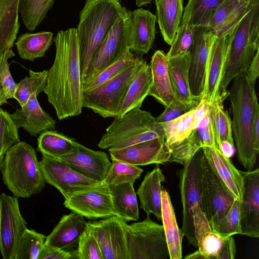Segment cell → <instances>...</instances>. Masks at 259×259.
Segmentation results:
<instances>
[{
  "label": "cell",
  "instance_id": "52",
  "mask_svg": "<svg viewBox=\"0 0 259 259\" xmlns=\"http://www.w3.org/2000/svg\"><path fill=\"white\" fill-rule=\"evenodd\" d=\"M189 111L179 103H172L165 107L164 111L156 118L157 122L162 124L180 117Z\"/></svg>",
  "mask_w": 259,
  "mask_h": 259
},
{
  "label": "cell",
  "instance_id": "9",
  "mask_svg": "<svg viewBox=\"0 0 259 259\" xmlns=\"http://www.w3.org/2000/svg\"><path fill=\"white\" fill-rule=\"evenodd\" d=\"M202 153L201 148L176 172L179 179V187L183 207L181 230L189 243L196 247H197V243L194 233L193 215L196 209L201 208L200 163Z\"/></svg>",
  "mask_w": 259,
  "mask_h": 259
},
{
  "label": "cell",
  "instance_id": "7",
  "mask_svg": "<svg viewBox=\"0 0 259 259\" xmlns=\"http://www.w3.org/2000/svg\"><path fill=\"white\" fill-rule=\"evenodd\" d=\"M145 61L139 59L115 77L83 91V107L104 118L119 116V111L134 76Z\"/></svg>",
  "mask_w": 259,
  "mask_h": 259
},
{
  "label": "cell",
  "instance_id": "45",
  "mask_svg": "<svg viewBox=\"0 0 259 259\" xmlns=\"http://www.w3.org/2000/svg\"><path fill=\"white\" fill-rule=\"evenodd\" d=\"M240 201L235 199L227 214L216 223L210 225L212 230L223 237L240 234Z\"/></svg>",
  "mask_w": 259,
  "mask_h": 259
},
{
  "label": "cell",
  "instance_id": "21",
  "mask_svg": "<svg viewBox=\"0 0 259 259\" xmlns=\"http://www.w3.org/2000/svg\"><path fill=\"white\" fill-rule=\"evenodd\" d=\"M231 38V33L222 37H215L210 50L201 99L205 100L210 105L219 96V87Z\"/></svg>",
  "mask_w": 259,
  "mask_h": 259
},
{
  "label": "cell",
  "instance_id": "6",
  "mask_svg": "<svg viewBox=\"0 0 259 259\" xmlns=\"http://www.w3.org/2000/svg\"><path fill=\"white\" fill-rule=\"evenodd\" d=\"M162 137H164L162 124L150 112L136 108L115 117L98 147L101 149H119Z\"/></svg>",
  "mask_w": 259,
  "mask_h": 259
},
{
  "label": "cell",
  "instance_id": "33",
  "mask_svg": "<svg viewBox=\"0 0 259 259\" xmlns=\"http://www.w3.org/2000/svg\"><path fill=\"white\" fill-rule=\"evenodd\" d=\"M152 84L150 66L145 61L134 76L122 104L119 116L128 111L140 108L149 95Z\"/></svg>",
  "mask_w": 259,
  "mask_h": 259
},
{
  "label": "cell",
  "instance_id": "10",
  "mask_svg": "<svg viewBox=\"0 0 259 259\" xmlns=\"http://www.w3.org/2000/svg\"><path fill=\"white\" fill-rule=\"evenodd\" d=\"M131 13V11L127 10L111 27L94 54L83 83L91 80L105 68L130 51Z\"/></svg>",
  "mask_w": 259,
  "mask_h": 259
},
{
  "label": "cell",
  "instance_id": "53",
  "mask_svg": "<svg viewBox=\"0 0 259 259\" xmlns=\"http://www.w3.org/2000/svg\"><path fill=\"white\" fill-rule=\"evenodd\" d=\"M70 258H72L71 251L64 250L44 243L39 252L37 259Z\"/></svg>",
  "mask_w": 259,
  "mask_h": 259
},
{
  "label": "cell",
  "instance_id": "40",
  "mask_svg": "<svg viewBox=\"0 0 259 259\" xmlns=\"http://www.w3.org/2000/svg\"><path fill=\"white\" fill-rule=\"evenodd\" d=\"M194 109L174 120L161 124L165 142L168 146L186 138L194 128L196 123Z\"/></svg>",
  "mask_w": 259,
  "mask_h": 259
},
{
  "label": "cell",
  "instance_id": "12",
  "mask_svg": "<svg viewBox=\"0 0 259 259\" xmlns=\"http://www.w3.org/2000/svg\"><path fill=\"white\" fill-rule=\"evenodd\" d=\"M0 198V252L4 259H15L27 223L21 215L18 197L3 193Z\"/></svg>",
  "mask_w": 259,
  "mask_h": 259
},
{
  "label": "cell",
  "instance_id": "54",
  "mask_svg": "<svg viewBox=\"0 0 259 259\" xmlns=\"http://www.w3.org/2000/svg\"><path fill=\"white\" fill-rule=\"evenodd\" d=\"M259 75V50L257 51L247 68L246 75L249 82L255 85Z\"/></svg>",
  "mask_w": 259,
  "mask_h": 259
},
{
  "label": "cell",
  "instance_id": "41",
  "mask_svg": "<svg viewBox=\"0 0 259 259\" xmlns=\"http://www.w3.org/2000/svg\"><path fill=\"white\" fill-rule=\"evenodd\" d=\"M29 76L25 77L17 83L14 98L18 101L21 107L36 93L37 96L44 91L47 84L48 70L35 72L29 70Z\"/></svg>",
  "mask_w": 259,
  "mask_h": 259
},
{
  "label": "cell",
  "instance_id": "27",
  "mask_svg": "<svg viewBox=\"0 0 259 259\" xmlns=\"http://www.w3.org/2000/svg\"><path fill=\"white\" fill-rule=\"evenodd\" d=\"M203 153L224 185L235 199H242L243 179L240 170L215 147H203Z\"/></svg>",
  "mask_w": 259,
  "mask_h": 259
},
{
  "label": "cell",
  "instance_id": "24",
  "mask_svg": "<svg viewBox=\"0 0 259 259\" xmlns=\"http://www.w3.org/2000/svg\"><path fill=\"white\" fill-rule=\"evenodd\" d=\"M10 116L18 128L23 127L32 136L54 130L56 127V121L41 109L36 93H33L28 101Z\"/></svg>",
  "mask_w": 259,
  "mask_h": 259
},
{
  "label": "cell",
  "instance_id": "57",
  "mask_svg": "<svg viewBox=\"0 0 259 259\" xmlns=\"http://www.w3.org/2000/svg\"><path fill=\"white\" fill-rule=\"evenodd\" d=\"M185 259H204L203 255L198 250L191 254H189L184 257Z\"/></svg>",
  "mask_w": 259,
  "mask_h": 259
},
{
  "label": "cell",
  "instance_id": "42",
  "mask_svg": "<svg viewBox=\"0 0 259 259\" xmlns=\"http://www.w3.org/2000/svg\"><path fill=\"white\" fill-rule=\"evenodd\" d=\"M143 172L139 166L112 160L106 176L102 182L109 186L125 183L134 184Z\"/></svg>",
  "mask_w": 259,
  "mask_h": 259
},
{
  "label": "cell",
  "instance_id": "39",
  "mask_svg": "<svg viewBox=\"0 0 259 259\" xmlns=\"http://www.w3.org/2000/svg\"><path fill=\"white\" fill-rule=\"evenodd\" d=\"M54 3V0H19L18 12L30 31L40 24Z\"/></svg>",
  "mask_w": 259,
  "mask_h": 259
},
{
  "label": "cell",
  "instance_id": "59",
  "mask_svg": "<svg viewBox=\"0 0 259 259\" xmlns=\"http://www.w3.org/2000/svg\"><path fill=\"white\" fill-rule=\"evenodd\" d=\"M1 198H0V219H1Z\"/></svg>",
  "mask_w": 259,
  "mask_h": 259
},
{
  "label": "cell",
  "instance_id": "15",
  "mask_svg": "<svg viewBox=\"0 0 259 259\" xmlns=\"http://www.w3.org/2000/svg\"><path fill=\"white\" fill-rule=\"evenodd\" d=\"M193 224L197 247L204 259L235 257L236 247L234 238H225L214 232L200 208L194 212Z\"/></svg>",
  "mask_w": 259,
  "mask_h": 259
},
{
  "label": "cell",
  "instance_id": "29",
  "mask_svg": "<svg viewBox=\"0 0 259 259\" xmlns=\"http://www.w3.org/2000/svg\"><path fill=\"white\" fill-rule=\"evenodd\" d=\"M147 172L139 186L136 194L140 198V207L149 215L153 214L161 221V183L165 178L158 164Z\"/></svg>",
  "mask_w": 259,
  "mask_h": 259
},
{
  "label": "cell",
  "instance_id": "46",
  "mask_svg": "<svg viewBox=\"0 0 259 259\" xmlns=\"http://www.w3.org/2000/svg\"><path fill=\"white\" fill-rule=\"evenodd\" d=\"M46 238L42 234L26 229L20 239L15 259H37Z\"/></svg>",
  "mask_w": 259,
  "mask_h": 259
},
{
  "label": "cell",
  "instance_id": "11",
  "mask_svg": "<svg viewBox=\"0 0 259 259\" xmlns=\"http://www.w3.org/2000/svg\"><path fill=\"white\" fill-rule=\"evenodd\" d=\"M200 167L201 210L212 225L227 214L235 198L218 177L203 151Z\"/></svg>",
  "mask_w": 259,
  "mask_h": 259
},
{
  "label": "cell",
  "instance_id": "19",
  "mask_svg": "<svg viewBox=\"0 0 259 259\" xmlns=\"http://www.w3.org/2000/svg\"><path fill=\"white\" fill-rule=\"evenodd\" d=\"M243 179L240 212L241 235L259 237V169L242 171Z\"/></svg>",
  "mask_w": 259,
  "mask_h": 259
},
{
  "label": "cell",
  "instance_id": "56",
  "mask_svg": "<svg viewBox=\"0 0 259 259\" xmlns=\"http://www.w3.org/2000/svg\"><path fill=\"white\" fill-rule=\"evenodd\" d=\"M220 151L224 156L228 158H230L235 153V145L228 141H223L220 145Z\"/></svg>",
  "mask_w": 259,
  "mask_h": 259
},
{
  "label": "cell",
  "instance_id": "55",
  "mask_svg": "<svg viewBox=\"0 0 259 259\" xmlns=\"http://www.w3.org/2000/svg\"><path fill=\"white\" fill-rule=\"evenodd\" d=\"M210 106L211 105L205 100L201 99L200 100L198 104L194 109V115L196 125L207 114Z\"/></svg>",
  "mask_w": 259,
  "mask_h": 259
},
{
  "label": "cell",
  "instance_id": "4",
  "mask_svg": "<svg viewBox=\"0 0 259 259\" xmlns=\"http://www.w3.org/2000/svg\"><path fill=\"white\" fill-rule=\"evenodd\" d=\"M259 50V0H252L251 8L231 32L225 65L219 87V95L228 96L229 83L246 74Z\"/></svg>",
  "mask_w": 259,
  "mask_h": 259
},
{
  "label": "cell",
  "instance_id": "32",
  "mask_svg": "<svg viewBox=\"0 0 259 259\" xmlns=\"http://www.w3.org/2000/svg\"><path fill=\"white\" fill-rule=\"evenodd\" d=\"M134 184L125 183L108 186L114 215L123 221H137L139 211Z\"/></svg>",
  "mask_w": 259,
  "mask_h": 259
},
{
  "label": "cell",
  "instance_id": "8",
  "mask_svg": "<svg viewBox=\"0 0 259 259\" xmlns=\"http://www.w3.org/2000/svg\"><path fill=\"white\" fill-rule=\"evenodd\" d=\"M129 259H167L168 248L162 225L147 215L143 221L123 222Z\"/></svg>",
  "mask_w": 259,
  "mask_h": 259
},
{
  "label": "cell",
  "instance_id": "13",
  "mask_svg": "<svg viewBox=\"0 0 259 259\" xmlns=\"http://www.w3.org/2000/svg\"><path fill=\"white\" fill-rule=\"evenodd\" d=\"M64 205L89 219L114 215L108 186L102 183L72 193L65 199Z\"/></svg>",
  "mask_w": 259,
  "mask_h": 259
},
{
  "label": "cell",
  "instance_id": "18",
  "mask_svg": "<svg viewBox=\"0 0 259 259\" xmlns=\"http://www.w3.org/2000/svg\"><path fill=\"white\" fill-rule=\"evenodd\" d=\"M193 39L190 49L191 62L189 71L190 91L195 97L201 99L205 68L215 36L207 26L193 27Z\"/></svg>",
  "mask_w": 259,
  "mask_h": 259
},
{
  "label": "cell",
  "instance_id": "58",
  "mask_svg": "<svg viewBox=\"0 0 259 259\" xmlns=\"http://www.w3.org/2000/svg\"><path fill=\"white\" fill-rule=\"evenodd\" d=\"M153 0H136V5L138 7L151 4Z\"/></svg>",
  "mask_w": 259,
  "mask_h": 259
},
{
  "label": "cell",
  "instance_id": "1",
  "mask_svg": "<svg viewBox=\"0 0 259 259\" xmlns=\"http://www.w3.org/2000/svg\"><path fill=\"white\" fill-rule=\"evenodd\" d=\"M56 55L48 70L44 92L59 120L79 115L83 107L79 44L75 28L60 30L53 38Z\"/></svg>",
  "mask_w": 259,
  "mask_h": 259
},
{
  "label": "cell",
  "instance_id": "37",
  "mask_svg": "<svg viewBox=\"0 0 259 259\" xmlns=\"http://www.w3.org/2000/svg\"><path fill=\"white\" fill-rule=\"evenodd\" d=\"M75 141L53 130L42 132L37 139V150L42 155L59 159L72 152Z\"/></svg>",
  "mask_w": 259,
  "mask_h": 259
},
{
  "label": "cell",
  "instance_id": "35",
  "mask_svg": "<svg viewBox=\"0 0 259 259\" xmlns=\"http://www.w3.org/2000/svg\"><path fill=\"white\" fill-rule=\"evenodd\" d=\"M53 41L52 32L41 31L22 34L18 38L15 45L21 58L32 61L44 57Z\"/></svg>",
  "mask_w": 259,
  "mask_h": 259
},
{
  "label": "cell",
  "instance_id": "26",
  "mask_svg": "<svg viewBox=\"0 0 259 259\" xmlns=\"http://www.w3.org/2000/svg\"><path fill=\"white\" fill-rule=\"evenodd\" d=\"M87 223L83 216L71 211L61 218L46 237L45 243L70 251L78 244L80 236L87 228Z\"/></svg>",
  "mask_w": 259,
  "mask_h": 259
},
{
  "label": "cell",
  "instance_id": "50",
  "mask_svg": "<svg viewBox=\"0 0 259 259\" xmlns=\"http://www.w3.org/2000/svg\"><path fill=\"white\" fill-rule=\"evenodd\" d=\"M76 250L78 259H103L96 238L86 228L80 236Z\"/></svg>",
  "mask_w": 259,
  "mask_h": 259
},
{
  "label": "cell",
  "instance_id": "20",
  "mask_svg": "<svg viewBox=\"0 0 259 259\" xmlns=\"http://www.w3.org/2000/svg\"><path fill=\"white\" fill-rule=\"evenodd\" d=\"M59 159L89 178L101 183L111 163L106 152L91 149L76 141L74 150Z\"/></svg>",
  "mask_w": 259,
  "mask_h": 259
},
{
  "label": "cell",
  "instance_id": "30",
  "mask_svg": "<svg viewBox=\"0 0 259 259\" xmlns=\"http://www.w3.org/2000/svg\"><path fill=\"white\" fill-rule=\"evenodd\" d=\"M161 221L168 248L170 259L182 258V241L184 235L179 228L169 194L161 191Z\"/></svg>",
  "mask_w": 259,
  "mask_h": 259
},
{
  "label": "cell",
  "instance_id": "38",
  "mask_svg": "<svg viewBox=\"0 0 259 259\" xmlns=\"http://www.w3.org/2000/svg\"><path fill=\"white\" fill-rule=\"evenodd\" d=\"M226 96L219 95L209 108V113L215 133L218 149L223 141H228L234 144L232 121L227 111L224 108L223 101Z\"/></svg>",
  "mask_w": 259,
  "mask_h": 259
},
{
  "label": "cell",
  "instance_id": "16",
  "mask_svg": "<svg viewBox=\"0 0 259 259\" xmlns=\"http://www.w3.org/2000/svg\"><path fill=\"white\" fill-rule=\"evenodd\" d=\"M124 221L113 215L87 222V228L97 240L103 259H129Z\"/></svg>",
  "mask_w": 259,
  "mask_h": 259
},
{
  "label": "cell",
  "instance_id": "36",
  "mask_svg": "<svg viewBox=\"0 0 259 259\" xmlns=\"http://www.w3.org/2000/svg\"><path fill=\"white\" fill-rule=\"evenodd\" d=\"M225 0H189L184 9L181 24L188 26H208L219 7Z\"/></svg>",
  "mask_w": 259,
  "mask_h": 259
},
{
  "label": "cell",
  "instance_id": "44",
  "mask_svg": "<svg viewBox=\"0 0 259 259\" xmlns=\"http://www.w3.org/2000/svg\"><path fill=\"white\" fill-rule=\"evenodd\" d=\"M20 141L18 128L10 114L0 108V171L6 154L14 144Z\"/></svg>",
  "mask_w": 259,
  "mask_h": 259
},
{
  "label": "cell",
  "instance_id": "34",
  "mask_svg": "<svg viewBox=\"0 0 259 259\" xmlns=\"http://www.w3.org/2000/svg\"><path fill=\"white\" fill-rule=\"evenodd\" d=\"M19 0H0V54L11 49L16 39L20 24Z\"/></svg>",
  "mask_w": 259,
  "mask_h": 259
},
{
  "label": "cell",
  "instance_id": "49",
  "mask_svg": "<svg viewBox=\"0 0 259 259\" xmlns=\"http://www.w3.org/2000/svg\"><path fill=\"white\" fill-rule=\"evenodd\" d=\"M193 39V27L185 24H181L176 32V36L167 53V58L174 57L190 51Z\"/></svg>",
  "mask_w": 259,
  "mask_h": 259
},
{
  "label": "cell",
  "instance_id": "14",
  "mask_svg": "<svg viewBox=\"0 0 259 259\" xmlns=\"http://www.w3.org/2000/svg\"><path fill=\"white\" fill-rule=\"evenodd\" d=\"M39 163L45 182L57 189L65 199L77 191L101 183L59 159L42 155Z\"/></svg>",
  "mask_w": 259,
  "mask_h": 259
},
{
  "label": "cell",
  "instance_id": "48",
  "mask_svg": "<svg viewBox=\"0 0 259 259\" xmlns=\"http://www.w3.org/2000/svg\"><path fill=\"white\" fill-rule=\"evenodd\" d=\"M168 147L171 151L169 162H175L183 165L187 163L202 148L194 129L186 138Z\"/></svg>",
  "mask_w": 259,
  "mask_h": 259
},
{
  "label": "cell",
  "instance_id": "22",
  "mask_svg": "<svg viewBox=\"0 0 259 259\" xmlns=\"http://www.w3.org/2000/svg\"><path fill=\"white\" fill-rule=\"evenodd\" d=\"M156 16L150 11L139 8L131 12L129 48L140 56L147 54L155 39Z\"/></svg>",
  "mask_w": 259,
  "mask_h": 259
},
{
  "label": "cell",
  "instance_id": "28",
  "mask_svg": "<svg viewBox=\"0 0 259 259\" xmlns=\"http://www.w3.org/2000/svg\"><path fill=\"white\" fill-rule=\"evenodd\" d=\"M151 69L152 84L149 95L154 97L165 108L172 103H179L176 99L167 68V58L163 51H156L149 64Z\"/></svg>",
  "mask_w": 259,
  "mask_h": 259
},
{
  "label": "cell",
  "instance_id": "43",
  "mask_svg": "<svg viewBox=\"0 0 259 259\" xmlns=\"http://www.w3.org/2000/svg\"><path fill=\"white\" fill-rule=\"evenodd\" d=\"M139 57L129 51L124 56L98 74L91 80L82 83L83 91L97 87L115 77L136 62Z\"/></svg>",
  "mask_w": 259,
  "mask_h": 259
},
{
  "label": "cell",
  "instance_id": "23",
  "mask_svg": "<svg viewBox=\"0 0 259 259\" xmlns=\"http://www.w3.org/2000/svg\"><path fill=\"white\" fill-rule=\"evenodd\" d=\"M190 62V51L167 58L168 71L176 99L189 110L194 109L200 100L193 96L190 91L189 81Z\"/></svg>",
  "mask_w": 259,
  "mask_h": 259
},
{
  "label": "cell",
  "instance_id": "25",
  "mask_svg": "<svg viewBox=\"0 0 259 259\" xmlns=\"http://www.w3.org/2000/svg\"><path fill=\"white\" fill-rule=\"evenodd\" d=\"M252 0H225L208 25L217 38L230 34L249 11Z\"/></svg>",
  "mask_w": 259,
  "mask_h": 259
},
{
  "label": "cell",
  "instance_id": "47",
  "mask_svg": "<svg viewBox=\"0 0 259 259\" xmlns=\"http://www.w3.org/2000/svg\"><path fill=\"white\" fill-rule=\"evenodd\" d=\"M15 56L11 49H7L0 54V107L7 100L14 98L17 83L10 71L8 59Z\"/></svg>",
  "mask_w": 259,
  "mask_h": 259
},
{
  "label": "cell",
  "instance_id": "60",
  "mask_svg": "<svg viewBox=\"0 0 259 259\" xmlns=\"http://www.w3.org/2000/svg\"><path fill=\"white\" fill-rule=\"evenodd\" d=\"M154 1H155V0H154Z\"/></svg>",
  "mask_w": 259,
  "mask_h": 259
},
{
  "label": "cell",
  "instance_id": "5",
  "mask_svg": "<svg viewBox=\"0 0 259 259\" xmlns=\"http://www.w3.org/2000/svg\"><path fill=\"white\" fill-rule=\"evenodd\" d=\"M1 171L4 184L18 198H29L45 187L35 150L26 142L20 141L8 150Z\"/></svg>",
  "mask_w": 259,
  "mask_h": 259
},
{
  "label": "cell",
  "instance_id": "3",
  "mask_svg": "<svg viewBox=\"0 0 259 259\" xmlns=\"http://www.w3.org/2000/svg\"><path fill=\"white\" fill-rule=\"evenodd\" d=\"M127 10L120 0H87L76 29L79 44L81 77L84 81L95 52L111 27Z\"/></svg>",
  "mask_w": 259,
  "mask_h": 259
},
{
  "label": "cell",
  "instance_id": "31",
  "mask_svg": "<svg viewBox=\"0 0 259 259\" xmlns=\"http://www.w3.org/2000/svg\"><path fill=\"white\" fill-rule=\"evenodd\" d=\"M156 19L163 39L171 46L182 21L183 0H155Z\"/></svg>",
  "mask_w": 259,
  "mask_h": 259
},
{
  "label": "cell",
  "instance_id": "51",
  "mask_svg": "<svg viewBox=\"0 0 259 259\" xmlns=\"http://www.w3.org/2000/svg\"><path fill=\"white\" fill-rule=\"evenodd\" d=\"M196 136L202 146L218 148L216 137L211 120L209 110L204 117L195 126Z\"/></svg>",
  "mask_w": 259,
  "mask_h": 259
},
{
  "label": "cell",
  "instance_id": "2",
  "mask_svg": "<svg viewBox=\"0 0 259 259\" xmlns=\"http://www.w3.org/2000/svg\"><path fill=\"white\" fill-rule=\"evenodd\" d=\"M228 96L233 114L232 130L238 160L247 170H251L259 153V141L255 137L254 122L259 105L254 85L246 74L235 77Z\"/></svg>",
  "mask_w": 259,
  "mask_h": 259
},
{
  "label": "cell",
  "instance_id": "17",
  "mask_svg": "<svg viewBox=\"0 0 259 259\" xmlns=\"http://www.w3.org/2000/svg\"><path fill=\"white\" fill-rule=\"evenodd\" d=\"M111 160L136 166L163 164L169 161L171 151L164 137H158L119 149H110Z\"/></svg>",
  "mask_w": 259,
  "mask_h": 259
}]
</instances>
